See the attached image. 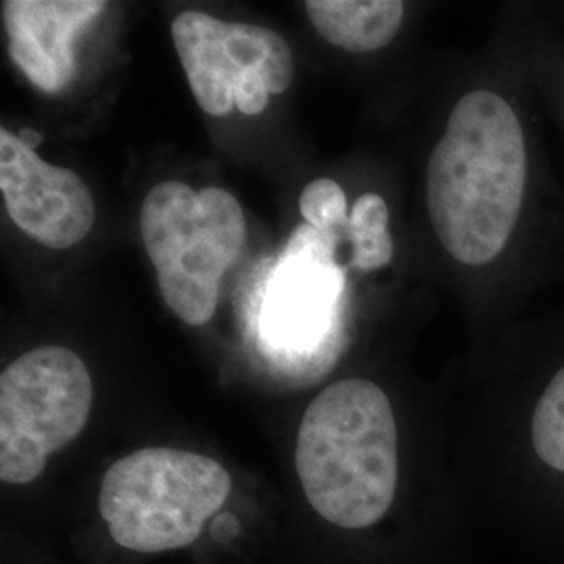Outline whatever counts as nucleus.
Wrapping results in <instances>:
<instances>
[{
	"instance_id": "obj_1",
	"label": "nucleus",
	"mask_w": 564,
	"mask_h": 564,
	"mask_svg": "<svg viewBox=\"0 0 564 564\" xmlns=\"http://www.w3.org/2000/svg\"><path fill=\"white\" fill-rule=\"evenodd\" d=\"M281 498L184 445L134 447L61 512L76 564H282Z\"/></svg>"
},
{
	"instance_id": "obj_2",
	"label": "nucleus",
	"mask_w": 564,
	"mask_h": 564,
	"mask_svg": "<svg viewBox=\"0 0 564 564\" xmlns=\"http://www.w3.org/2000/svg\"><path fill=\"white\" fill-rule=\"evenodd\" d=\"M402 440L383 387L345 377L323 387L291 442L282 498V564H368L375 538L398 519Z\"/></svg>"
},
{
	"instance_id": "obj_3",
	"label": "nucleus",
	"mask_w": 564,
	"mask_h": 564,
	"mask_svg": "<svg viewBox=\"0 0 564 564\" xmlns=\"http://www.w3.org/2000/svg\"><path fill=\"white\" fill-rule=\"evenodd\" d=\"M527 144L512 105L466 93L426 163V209L445 251L464 265L494 262L519 223Z\"/></svg>"
},
{
	"instance_id": "obj_4",
	"label": "nucleus",
	"mask_w": 564,
	"mask_h": 564,
	"mask_svg": "<svg viewBox=\"0 0 564 564\" xmlns=\"http://www.w3.org/2000/svg\"><path fill=\"white\" fill-rule=\"evenodd\" d=\"M95 403V377L69 347L41 345L2 368L0 524L42 542L55 524L46 491L51 468L88 431Z\"/></svg>"
},
{
	"instance_id": "obj_5",
	"label": "nucleus",
	"mask_w": 564,
	"mask_h": 564,
	"mask_svg": "<svg viewBox=\"0 0 564 564\" xmlns=\"http://www.w3.org/2000/svg\"><path fill=\"white\" fill-rule=\"evenodd\" d=\"M141 237L163 302L188 326L209 323L224 274L247 241L239 199L216 186L195 191L184 182H160L142 202Z\"/></svg>"
},
{
	"instance_id": "obj_6",
	"label": "nucleus",
	"mask_w": 564,
	"mask_h": 564,
	"mask_svg": "<svg viewBox=\"0 0 564 564\" xmlns=\"http://www.w3.org/2000/svg\"><path fill=\"white\" fill-rule=\"evenodd\" d=\"M172 41L193 97L207 116L224 118L235 107L260 116L272 95L293 82V53L279 32L223 21L203 11H182Z\"/></svg>"
},
{
	"instance_id": "obj_7",
	"label": "nucleus",
	"mask_w": 564,
	"mask_h": 564,
	"mask_svg": "<svg viewBox=\"0 0 564 564\" xmlns=\"http://www.w3.org/2000/svg\"><path fill=\"white\" fill-rule=\"evenodd\" d=\"M0 193L13 224L48 249H69L93 230L95 199L86 182L44 162L7 128L0 130Z\"/></svg>"
},
{
	"instance_id": "obj_8",
	"label": "nucleus",
	"mask_w": 564,
	"mask_h": 564,
	"mask_svg": "<svg viewBox=\"0 0 564 564\" xmlns=\"http://www.w3.org/2000/svg\"><path fill=\"white\" fill-rule=\"evenodd\" d=\"M107 9L101 0H7L2 21L9 55L23 76L48 95L76 76V39Z\"/></svg>"
},
{
	"instance_id": "obj_9",
	"label": "nucleus",
	"mask_w": 564,
	"mask_h": 564,
	"mask_svg": "<svg viewBox=\"0 0 564 564\" xmlns=\"http://www.w3.org/2000/svg\"><path fill=\"white\" fill-rule=\"evenodd\" d=\"M316 239V228L307 224L302 226L286 249V256L293 260L297 272L293 274L286 258H281V272H274L276 279L272 281V293L265 300V321L270 324L265 337L274 347L279 343L289 351L305 354L310 345H316L324 335L326 303L333 305L341 295L345 279L339 268L321 276L326 268L337 265L335 260L318 262L316 270L307 274L314 260Z\"/></svg>"
},
{
	"instance_id": "obj_10",
	"label": "nucleus",
	"mask_w": 564,
	"mask_h": 564,
	"mask_svg": "<svg viewBox=\"0 0 564 564\" xmlns=\"http://www.w3.org/2000/svg\"><path fill=\"white\" fill-rule=\"evenodd\" d=\"M305 11L328 44L349 53H372L398 36L405 4L400 0H310Z\"/></svg>"
},
{
	"instance_id": "obj_11",
	"label": "nucleus",
	"mask_w": 564,
	"mask_h": 564,
	"mask_svg": "<svg viewBox=\"0 0 564 564\" xmlns=\"http://www.w3.org/2000/svg\"><path fill=\"white\" fill-rule=\"evenodd\" d=\"M347 241L351 242L349 263L362 272H377L393 260V237L389 232V207L381 195L366 193L349 214Z\"/></svg>"
},
{
	"instance_id": "obj_12",
	"label": "nucleus",
	"mask_w": 564,
	"mask_h": 564,
	"mask_svg": "<svg viewBox=\"0 0 564 564\" xmlns=\"http://www.w3.org/2000/svg\"><path fill=\"white\" fill-rule=\"evenodd\" d=\"M531 444L538 458L564 475V366L535 403L531 416Z\"/></svg>"
},
{
	"instance_id": "obj_13",
	"label": "nucleus",
	"mask_w": 564,
	"mask_h": 564,
	"mask_svg": "<svg viewBox=\"0 0 564 564\" xmlns=\"http://www.w3.org/2000/svg\"><path fill=\"white\" fill-rule=\"evenodd\" d=\"M300 212L307 226L347 241L349 214L341 186L330 178L312 181L303 188Z\"/></svg>"
},
{
	"instance_id": "obj_14",
	"label": "nucleus",
	"mask_w": 564,
	"mask_h": 564,
	"mask_svg": "<svg viewBox=\"0 0 564 564\" xmlns=\"http://www.w3.org/2000/svg\"><path fill=\"white\" fill-rule=\"evenodd\" d=\"M0 564H76L63 563L59 556L44 544L13 527L0 524Z\"/></svg>"
},
{
	"instance_id": "obj_15",
	"label": "nucleus",
	"mask_w": 564,
	"mask_h": 564,
	"mask_svg": "<svg viewBox=\"0 0 564 564\" xmlns=\"http://www.w3.org/2000/svg\"><path fill=\"white\" fill-rule=\"evenodd\" d=\"M18 139H20L28 149L36 151V147L42 142V134L41 132H36V130H32V128H23L21 132H18Z\"/></svg>"
}]
</instances>
